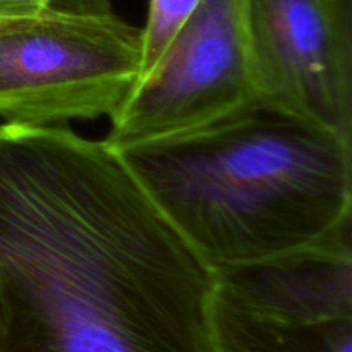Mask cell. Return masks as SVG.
<instances>
[{"label":"cell","instance_id":"6da1fadb","mask_svg":"<svg viewBox=\"0 0 352 352\" xmlns=\"http://www.w3.org/2000/svg\"><path fill=\"white\" fill-rule=\"evenodd\" d=\"M213 294L105 141L0 124V352H215Z\"/></svg>","mask_w":352,"mask_h":352},{"label":"cell","instance_id":"7a4b0ae2","mask_svg":"<svg viewBox=\"0 0 352 352\" xmlns=\"http://www.w3.org/2000/svg\"><path fill=\"white\" fill-rule=\"evenodd\" d=\"M117 153L213 272L352 244V140L258 98Z\"/></svg>","mask_w":352,"mask_h":352},{"label":"cell","instance_id":"3957f363","mask_svg":"<svg viewBox=\"0 0 352 352\" xmlns=\"http://www.w3.org/2000/svg\"><path fill=\"white\" fill-rule=\"evenodd\" d=\"M143 38L107 6L62 9L0 33V119L62 126L112 117L136 86Z\"/></svg>","mask_w":352,"mask_h":352},{"label":"cell","instance_id":"277c9868","mask_svg":"<svg viewBox=\"0 0 352 352\" xmlns=\"http://www.w3.org/2000/svg\"><path fill=\"white\" fill-rule=\"evenodd\" d=\"M254 98L244 0H201L160 62L110 117L112 150L206 126Z\"/></svg>","mask_w":352,"mask_h":352},{"label":"cell","instance_id":"5b68a950","mask_svg":"<svg viewBox=\"0 0 352 352\" xmlns=\"http://www.w3.org/2000/svg\"><path fill=\"white\" fill-rule=\"evenodd\" d=\"M254 98L352 140V0H244Z\"/></svg>","mask_w":352,"mask_h":352},{"label":"cell","instance_id":"8992f818","mask_svg":"<svg viewBox=\"0 0 352 352\" xmlns=\"http://www.w3.org/2000/svg\"><path fill=\"white\" fill-rule=\"evenodd\" d=\"M213 274L220 296L260 315L289 322L352 320L351 244Z\"/></svg>","mask_w":352,"mask_h":352},{"label":"cell","instance_id":"52a82bcc","mask_svg":"<svg viewBox=\"0 0 352 352\" xmlns=\"http://www.w3.org/2000/svg\"><path fill=\"white\" fill-rule=\"evenodd\" d=\"M215 352H352V320L289 322L250 311L215 291Z\"/></svg>","mask_w":352,"mask_h":352},{"label":"cell","instance_id":"ba28073f","mask_svg":"<svg viewBox=\"0 0 352 352\" xmlns=\"http://www.w3.org/2000/svg\"><path fill=\"white\" fill-rule=\"evenodd\" d=\"M199 2L201 0H150L146 26L141 30L143 52L138 82L143 81L160 62L162 55L186 21L192 16Z\"/></svg>","mask_w":352,"mask_h":352},{"label":"cell","instance_id":"9c48e42d","mask_svg":"<svg viewBox=\"0 0 352 352\" xmlns=\"http://www.w3.org/2000/svg\"><path fill=\"white\" fill-rule=\"evenodd\" d=\"M54 0H0V21H28L43 16Z\"/></svg>","mask_w":352,"mask_h":352},{"label":"cell","instance_id":"30bf717a","mask_svg":"<svg viewBox=\"0 0 352 352\" xmlns=\"http://www.w3.org/2000/svg\"><path fill=\"white\" fill-rule=\"evenodd\" d=\"M30 21L31 19H28V21H0V33H3V31L14 30V28L23 26V24L30 23Z\"/></svg>","mask_w":352,"mask_h":352},{"label":"cell","instance_id":"8fae6325","mask_svg":"<svg viewBox=\"0 0 352 352\" xmlns=\"http://www.w3.org/2000/svg\"><path fill=\"white\" fill-rule=\"evenodd\" d=\"M0 323H2V320H0Z\"/></svg>","mask_w":352,"mask_h":352}]
</instances>
